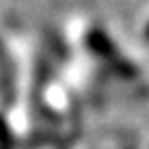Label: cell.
<instances>
[{"mask_svg": "<svg viewBox=\"0 0 149 149\" xmlns=\"http://www.w3.org/2000/svg\"><path fill=\"white\" fill-rule=\"evenodd\" d=\"M8 145H10V130L6 122L0 118V149H8Z\"/></svg>", "mask_w": 149, "mask_h": 149, "instance_id": "7a4b0ae2", "label": "cell"}, {"mask_svg": "<svg viewBox=\"0 0 149 149\" xmlns=\"http://www.w3.org/2000/svg\"><path fill=\"white\" fill-rule=\"evenodd\" d=\"M87 46L95 56H100V58H114L116 56L114 44H112V40L102 29H91L87 33Z\"/></svg>", "mask_w": 149, "mask_h": 149, "instance_id": "6da1fadb", "label": "cell"}, {"mask_svg": "<svg viewBox=\"0 0 149 149\" xmlns=\"http://www.w3.org/2000/svg\"><path fill=\"white\" fill-rule=\"evenodd\" d=\"M145 40H147V42H149V23H147V25H145Z\"/></svg>", "mask_w": 149, "mask_h": 149, "instance_id": "3957f363", "label": "cell"}]
</instances>
